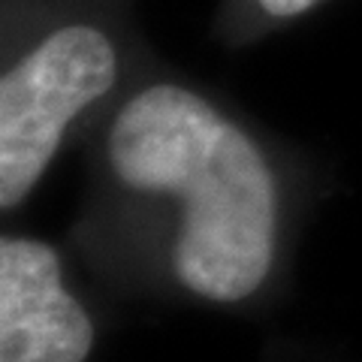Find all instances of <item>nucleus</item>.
<instances>
[{
    "mask_svg": "<svg viewBox=\"0 0 362 362\" xmlns=\"http://www.w3.org/2000/svg\"><path fill=\"white\" fill-rule=\"evenodd\" d=\"M109 163L121 185L178 199L175 275L194 296L242 302L275 259L278 190L263 151L202 94L145 85L118 109Z\"/></svg>",
    "mask_w": 362,
    "mask_h": 362,
    "instance_id": "nucleus-1",
    "label": "nucleus"
},
{
    "mask_svg": "<svg viewBox=\"0 0 362 362\" xmlns=\"http://www.w3.org/2000/svg\"><path fill=\"white\" fill-rule=\"evenodd\" d=\"M121 70L109 25L66 16L49 25L0 78V206L18 209L40 185L66 127L109 94Z\"/></svg>",
    "mask_w": 362,
    "mask_h": 362,
    "instance_id": "nucleus-2",
    "label": "nucleus"
},
{
    "mask_svg": "<svg viewBox=\"0 0 362 362\" xmlns=\"http://www.w3.org/2000/svg\"><path fill=\"white\" fill-rule=\"evenodd\" d=\"M94 320L64 284L61 254L33 235L0 242V362H85Z\"/></svg>",
    "mask_w": 362,
    "mask_h": 362,
    "instance_id": "nucleus-3",
    "label": "nucleus"
},
{
    "mask_svg": "<svg viewBox=\"0 0 362 362\" xmlns=\"http://www.w3.org/2000/svg\"><path fill=\"white\" fill-rule=\"evenodd\" d=\"M245 4L263 21H290L314 9L320 0H245Z\"/></svg>",
    "mask_w": 362,
    "mask_h": 362,
    "instance_id": "nucleus-4",
    "label": "nucleus"
}]
</instances>
